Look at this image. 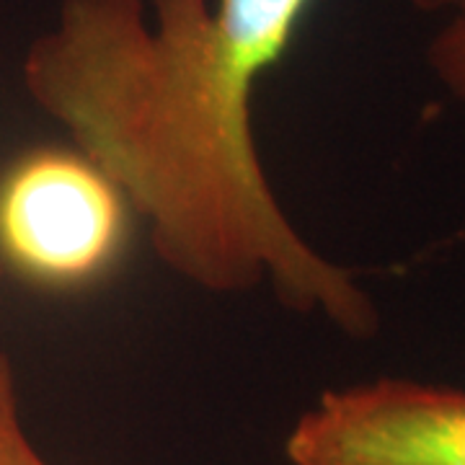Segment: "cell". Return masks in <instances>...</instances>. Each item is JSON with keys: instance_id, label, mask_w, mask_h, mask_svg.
I'll return each mask as SVG.
<instances>
[{"instance_id": "obj_1", "label": "cell", "mask_w": 465, "mask_h": 465, "mask_svg": "<svg viewBox=\"0 0 465 465\" xmlns=\"http://www.w3.org/2000/svg\"><path fill=\"white\" fill-rule=\"evenodd\" d=\"M313 0H60L21 81L145 220L168 272L213 295L269 287L349 339L381 311L298 231L269 182L253 96Z\"/></svg>"}, {"instance_id": "obj_2", "label": "cell", "mask_w": 465, "mask_h": 465, "mask_svg": "<svg viewBox=\"0 0 465 465\" xmlns=\"http://www.w3.org/2000/svg\"><path fill=\"white\" fill-rule=\"evenodd\" d=\"M127 202L75 148H32L0 176V266L47 290L96 282L116 264Z\"/></svg>"}, {"instance_id": "obj_3", "label": "cell", "mask_w": 465, "mask_h": 465, "mask_svg": "<svg viewBox=\"0 0 465 465\" xmlns=\"http://www.w3.org/2000/svg\"><path fill=\"white\" fill-rule=\"evenodd\" d=\"M290 465H465V391L378 378L329 391L284 440Z\"/></svg>"}, {"instance_id": "obj_4", "label": "cell", "mask_w": 465, "mask_h": 465, "mask_svg": "<svg viewBox=\"0 0 465 465\" xmlns=\"http://www.w3.org/2000/svg\"><path fill=\"white\" fill-rule=\"evenodd\" d=\"M0 465H52L34 448L21 416V399L14 362L0 351Z\"/></svg>"}, {"instance_id": "obj_5", "label": "cell", "mask_w": 465, "mask_h": 465, "mask_svg": "<svg viewBox=\"0 0 465 465\" xmlns=\"http://www.w3.org/2000/svg\"><path fill=\"white\" fill-rule=\"evenodd\" d=\"M427 65L450 99L465 109V3L450 11L448 21L432 36L427 47Z\"/></svg>"}, {"instance_id": "obj_6", "label": "cell", "mask_w": 465, "mask_h": 465, "mask_svg": "<svg viewBox=\"0 0 465 465\" xmlns=\"http://www.w3.org/2000/svg\"><path fill=\"white\" fill-rule=\"evenodd\" d=\"M465 0H411V5L424 11V14H450L460 8Z\"/></svg>"}, {"instance_id": "obj_7", "label": "cell", "mask_w": 465, "mask_h": 465, "mask_svg": "<svg viewBox=\"0 0 465 465\" xmlns=\"http://www.w3.org/2000/svg\"><path fill=\"white\" fill-rule=\"evenodd\" d=\"M0 274H3V266H0Z\"/></svg>"}]
</instances>
